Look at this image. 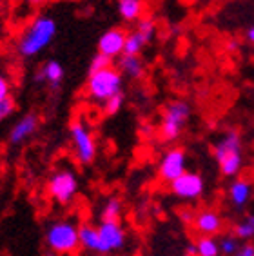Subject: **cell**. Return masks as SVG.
<instances>
[{"instance_id": "484cf974", "label": "cell", "mask_w": 254, "mask_h": 256, "mask_svg": "<svg viewBox=\"0 0 254 256\" xmlns=\"http://www.w3.org/2000/svg\"><path fill=\"white\" fill-rule=\"evenodd\" d=\"M220 251L224 252L225 256H232L240 251V244L238 238L234 236H224L220 242Z\"/></svg>"}, {"instance_id": "2e32d148", "label": "cell", "mask_w": 254, "mask_h": 256, "mask_svg": "<svg viewBox=\"0 0 254 256\" xmlns=\"http://www.w3.org/2000/svg\"><path fill=\"white\" fill-rule=\"evenodd\" d=\"M250 194H252V184L245 178H240L230 184L229 188V198L234 207H244L247 206V202L250 200Z\"/></svg>"}, {"instance_id": "277c9868", "label": "cell", "mask_w": 254, "mask_h": 256, "mask_svg": "<svg viewBox=\"0 0 254 256\" xmlns=\"http://www.w3.org/2000/svg\"><path fill=\"white\" fill-rule=\"evenodd\" d=\"M190 118V106L186 100H171L164 108L160 122V136L166 142H174L186 129Z\"/></svg>"}, {"instance_id": "d6a6232c", "label": "cell", "mask_w": 254, "mask_h": 256, "mask_svg": "<svg viewBox=\"0 0 254 256\" xmlns=\"http://www.w3.org/2000/svg\"><path fill=\"white\" fill-rule=\"evenodd\" d=\"M187 254H189V256H198V249H196V244H190V246H187Z\"/></svg>"}, {"instance_id": "44dd1931", "label": "cell", "mask_w": 254, "mask_h": 256, "mask_svg": "<svg viewBox=\"0 0 254 256\" xmlns=\"http://www.w3.org/2000/svg\"><path fill=\"white\" fill-rule=\"evenodd\" d=\"M120 214H122V202H120V198H116V196L108 198L102 207V220L118 222V220H120Z\"/></svg>"}, {"instance_id": "5bb4252c", "label": "cell", "mask_w": 254, "mask_h": 256, "mask_svg": "<svg viewBox=\"0 0 254 256\" xmlns=\"http://www.w3.org/2000/svg\"><path fill=\"white\" fill-rule=\"evenodd\" d=\"M116 68L120 69V73L127 78H142L146 73V64L138 54H122L116 62Z\"/></svg>"}, {"instance_id": "d4e9b609", "label": "cell", "mask_w": 254, "mask_h": 256, "mask_svg": "<svg viewBox=\"0 0 254 256\" xmlns=\"http://www.w3.org/2000/svg\"><path fill=\"white\" fill-rule=\"evenodd\" d=\"M112 62H114V60H111V58H108V56H104V54L96 53L93 56V60H91V64H89V73H96V71H102V69L111 68V66H114Z\"/></svg>"}, {"instance_id": "9a60e30c", "label": "cell", "mask_w": 254, "mask_h": 256, "mask_svg": "<svg viewBox=\"0 0 254 256\" xmlns=\"http://www.w3.org/2000/svg\"><path fill=\"white\" fill-rule=\"evenodd\" d=\"M238 151H242V136H240L238 131L230 129V131H227V133L218 140V144L214 146L216 162H218L220 158H224L225 154L238 153Z\"/></svg>"}, {"instance_id": "52a82bcc", "label": "cell", "mask_w": 254, "mask_h": 256, "mask_svg": "<svg viewBox=\"0 0 254 256\" xmlns=\"http://www.w3.org/2000/svg\"><path fill=\"white\" fill-rule=\"evenodd\" d=\"M187 154L182 148L169 149L160 160L158 166V174L164 182L171 184L176 178H180L184 172H187Z\"/></svg>"}, {"instance_id": "f1b7e54d", "label": "cell", "mask_w": 254, "mask_h": 256, "mask_svg": "<svg viewBox=\"0 0 254 256\" xmlns=\"http://www.w3.org/2000/svg\"><path fill=\"white\" fill-rule=\"evenodd\" d=\"M178 218H180L182 224L192 226L196 220V212H194V209H190V207H182L180 211H178Z\"/></svg>"}, {"instance_id": "4fadbf2b", "label": "cell", "mask_w": 254, "mask_h": 256, "mask_svg": "<svg viewBox=\"0 0 254 256\" xmlns=\"http://www.w3.org/2000/svg\"><path fill=\"white\" fill-rule=\"evenodd\" d=\"M222 216L216 211L206 209L196 214L194 226L198 229V232H202V236H212L216 232H220L222 229Z\"/></svg>"}, {"instance_id": "e0dca14e", "label": "cell", "mask_w": 254, "mask_h": 256, "mask_svg": "<svg viewBox=\"0 0 254 256\" xmlns=\"http://www.w3.org/2000/svg\"><path fill=\"white\" fill-rule=\"evenodd\" d=\"M118 13L126 22H140L146 13L144 0H118Z\"/></svg>"}, {"instance_id": "d6986e66", "label": "cell", "mask_w": 254, "mask_h": 256, "mask_svg": "<svg viewBox=\"0 0 254 256\" xmlns=\"http://www.w3.org/2000/svg\"><path fill=\"white\" fill-rule=\"evenodd\" d=\"M242 166H244V158H242V151L238 153H230L225 154L224 158L218 160V168L224 176H236L240 171H242Z\"/></svg>"}, {"instance_id": "30bf717a", "label": "cell", "mask_w": 254, "mask_h": 256, "mask_svg": "<svg viewBox=\"0 0 254 256\" xmlns=\"http://www.w3.org/2000/svg\"><path fill=\"white\" fill-rule=\"evenodd\" d=\"M129 31L122 28H112L108 30L98 40V53L108 56L111 60H118L126 51V40Z\"/></svg>"}, {"instance_id": "ffe728a7", "label": "cell", "mask_w": 254, "mask_h": 256, "mask_svg": "<svg viewBox=\"0 0 254 256\" xmlns=\"http://www.w3.org/2000/svg\"><path fill=\"white\" fill-rule=\"evenodd\" d=\"M151 40L147 38L146 34H142L140 31L134 28L132 31H129L127 33V40H126V51H124V54H138L140 56V53H142V50L146 48L147 44H149Z\"/></svg>"}, {"instance_id": "83f0119b", "label": "cell", "mask_w": 254, "mask_h": 256, "mask_svg": "<svg viewBox=\"0 0 254 256\" xmlns=\"http://www.w3.org/2000/svg\"><path fill=\"white\" fill-rule=\"evenodd\" d=\"M10 96H13L11 94V80L4 73H0V104L4 102L6 98H10Z\"/></svg>"}, {"instance_id": "7402d4cb", "label": "cell", "mask_w": 254, "mask_h": 256, "mask_svg": "<svg viewBox=\"0 0 254 256\" xmlns=\"http://www.w3.org/2000/svg\"><path fill=\"white\" fill-rule=\"evenodd\" d=\"M196 249H198V256H218L220 254V244L212 236H202L196 242Z\"/></svg>"}, {"instance_id": "d590c367", "label": "cell", "mask_w": 254, "mask_h": 256, "mask_svg": "<svg viewBox=\"0 0 254 256\" xmlns=\"http://www.w3.org/2000/svg\"><path fill=\"white\" fill-rule=\"evenodd\" d=\"M0 33H2V18H0Z\"/></svg>"}, {"instance_id": "9c48e42d", "label": "cell", "mask_w": 254, "mask_h": 256, "mask_svg": "<svg viewBox=\"0 0 254 256\" xmlns=\"http://www.w3.org/2000/svg\"><path fill=\"white\" fill-rule=\"evenodd\" d=\"M171 186V192L176 198H182V200H196V198L202 196L204 192V178L198 174V172H184L180 178H176L174 182L169 184Z\"/></svg>"}, {"instance_id": "4dcf8cb0", "label": "cell", "mask_w": 254, "mask_h": 256, "mask_svg": "<svg viewBox=\"0 0 254 256\" xmlns=\"http://www.w3.org/2000/svg\"><path fill=\"white\" fill-rule=\"evenodd\" d=\"M236 256H254V244H245L240 247V251L236 252Z\"/></svg>"}, {"instance_id": "3957f363", "label": "cell", "mask_w": 254, "mask_h": 256, "mask_svg": "<svg viewBox=\"0 0 254 256\" xmlns=\"http://www.w3.org/2000/svg\"><path fill=\"white\" fill-rule=\"evenodd\" d=\"M46 246L56 256H71L78 251V227L73 220H54L46 229Z\"/></svg>"}, {"instance_id": "ba28073f", "label": "cell", "mask_w": 254, "mask_h": 256, "mask_svg": "<svg viewBox=\"0 0 254 256\" xmlns=\"http://www.w3.org/2000/svg\"><path fill=\"white\" fill-rule=\"evenodd\" d=\"M98 234H100V254L118 251L126 246V231L120 222L102 220L98 226Z\"/></svg>"}, {"instance_id": "cb8c5ba5", "label": "cell", "mask_w": 254, "mask_h": 256, "mask_svg": "<svg viewBox=\"0 0 254 256\" xmlns=\"http://www.w3.org/2000/svg\"><path fill=\"white\" fill-rule=\"evenodd\" d=\"M124 106V93L116 94V96H112V98H109L108 102L102 106V111L104 114H108V116H112V114H116L120 109H122Z\"/></svg>"}, {"instance_id": "8992f818", "label": "cell", "mask_w": 254, "mask_h": 256, "mask_svg": "<svg viewBox=\"0 0 254 256\" xmlns=\"http://www.w3.org/2000/svg\"><path fill=\"white\" fill-rule=\"evenodd\" d=\"M48 192L56 204L68 206L74 200L78 192V178L71 169H56L49 176Z\"/></svg>"}, {"instance_id": "f546056e", "label": "cell", "mask_w": 254, "mask_h": 256, "mask_svg": "<svg viewBox=\"0 0 254 256\" xmlns=\"http://www.w3.org/2000/svg\"><path fill=\"white\" fill-rule=\"evenodd\" d=\"M16 4L22 8V10H38L42 6H46L51 0H15Z\"/></svg>"}, {"instance_id": "603a6c76", "label": "cell", "mask_w": 254, "mask_h": 256, "mask_svg": "<svg viewBox=\"0 0 254 256\" xmlns=\"http://www.w3.org/2000/svg\"><path fill=\"white\" fill-rule=\"evenodd\" d=\"M234 232H236V236L244 238V240L254 238V214H249L247 218H244V220L234 227Z\"/></svg>"}, {"instance_id": "e575fe53", "label": "cell", "mask_w": 254, "mask_h": 256, "mask_svg": "<svg viewBox=\"0 0 254 256\" xmlns=\"http://www.w3.org/2000/svg\"><path fill=\"white\" fill-rule=\"evenodd\" d=\"M44 256H56V254H54V252H51V251H49V252H46Z\"/></svg>"}, {"instance_id": "8fae6325", "label": "cell", "mask_w": 254, "mask_h": 256, "mask_svg": "<svg viewBox=\"0 0 254 256\" xmlns=\"http://www.w3.org/2000/svg\"><path fill=\"white\" fill-rule=\"evenodd\" d=\"M38 124H40V120L34 113L24 114V116L16 120L15 126L11 128L10 142L13 144V146H20V144H24L26 140H30V138L36 133Z\"/></svg>"}, {"instance_id": "6da1fadb", "label": "cell", "mask_w": 254, "mask_h": 256, "mask_svg": "<svg viewBox=\"0 0 254 256\" xmlns=\"http://www.w3.org/2000/svg\"><path fill=\"white\" fill-rule=\"evenodd\" d=\"M56 22L49 15H34L24 26L16 40V51L22 58H33L40 54L56 36Z\"/></svg>"}, {"instance_id": "7c38bea8", "label": "cell", "mask_w": 254, "mask_h": 256, "mask_svg": "<svg viewBox=\"0 0 254 256\" xmlns=\"http://www.w3.org/2000/svg\"><path fill=\"white\" fill-rule=\"evenodd\" d=\"M64 78V68L58 60H46L34 73V80L40 84H48L51 88H58Z\"/></svg>"}, {"instance_id": "ac0fdd59", "label": "cell", "mask_w": 254, "mask_h": 256, "mask_svg": "<svg viewBox=\"0 0 254 256\" xmlns=\"http://www.w3.org/2000/svg\"><path fill=\"white\" fill-rule=\"evenodd\" d=\"M80 236V247L88 249V251L100 252V234H98V227L91 224H82L78 227Z\"/></svg>"}, {"instance_id": "1f68e13d", "label": "cell", "mask_w": 254, "mask_h": 256, "mask_svg": "<svg viewBox=\"0 0 254 256\" xmlns=\"http://www.w3.org/2000/svg\"><path fill=\"white\" fill-rule=\"evenodd\" d=\"M245 38H247V42L254 44V26H250L249 30H247V33H245Z\"/></svg>"}, {"instance_id": "7a4b0ae2", "label": "cell", "mask_w": 254, "mask_h": 256, "mask_svg": "<svg viewBox=\"0 0 254 256\" xmlns=\"http://www.w3.org/2000/svg\"><path fill=\"white\" fill-rule=\"evenodd\" d=\"M124 74L116 66H111L108 69L89 73L88 82H86V96L94 104H104L109 98L122 93Z\"/></svg>"}, {"instance_id": "5b68a950", "label": "cell", "mask_w": 254, "mask_h": 256, "mask_svg": "<svg viewBox=\"0 0 254 256\" xmlns=\"http://www.w3.org/2000/svg\"><path fill=\"white\" fill-rule=\"evenodd\" d=\"M69 140H71L76 162H80L82 166H89L96 158V140L84 120L76 118L69 124Z\"/></svg>"}, {"instance_id": "4316f807", "label": "cell", "mask_w": 254, "mask_h": 256, "mask_svg": "<svg viewBox=\"0 0 254 256\" xmlns=\"http://www.w3.org/2000/svg\"><path fill=\"white\" fill-rule=\"evenodd\" d=\"M15 108H16V104H15V98H13V96L6 98L4 102L0 104V122L6 118H10L11 114L15 113Z\"/></svg>"}, {"instance_id": "836d02e7", "label": "cell", "mask_w": 254, "mask_h": 256, "mask_svg": "<svg viewBox=\"0 0 254 256\" xmlns=\"http://www.w3.org/2000/svg\"><path fill=\"white\" fill-rule=\"evenodd\" d=\"M238 48H240V44L236 42V40H229V42H227V50L229 51H236Z\"/></svg>"}]
</instances>
